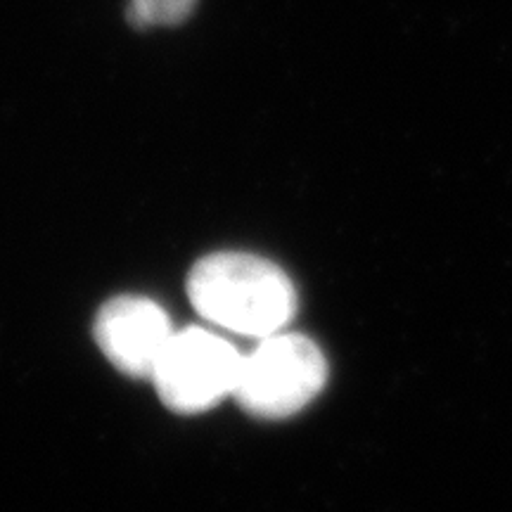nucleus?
I'll list each match as a JSON object with an SVG mask.
<instances>
[{"label": "nucleus", "instance_id": "nucleus-3", "mask_svg": "<svg viewBox=\"0 0 512 512\" xmlns=\"http://www.w3.org/2000/svg\"><path fill=\"white\" fill-rule=\"evenodd\" d=\"M240 368L242 356L233 344L214 332L190 328L174 332L152 382L169 411L195 415L235 394Z\"/></svg>", "mask_w": 512, "mask_h": 512}, {"label": "nucleus", "instance_id": "nucleus-5", "mask_svg": "<svg viewBox=\"0 0 512 512\" xmlns=\"http://www.w3.org/2000/svg\"><path fill=\"white\" fill-rule=\"evenodd\" d=\"M197 0H131L128 19L136 27H171L183 22Z\"/></svg>", "mask_w": 512, "mask_h": 512}, {"label": "nucleus", "instance_id": "nucleus-2", "mask_svg": "<svg viewBox=\"0 0 512 512\" xmlns=\"http://www.w3.org/2000/svg\"><path fill=\"white\" fill-rule=\"evenodd\" d=\"M328 361L304 335L275 332L249 356L235 387V401L254 418L283 420L304 411L325 389Z\"/></svg>", "mask_w": 512, "mask_h": 512}, {"label": "nucleus", "instance_id": "nucleus-1", "mask_svg": "<svg viewBox=\"0 0 512 512\" xmlns=\"http://www.w3.org/2000/svg\"><path fill=\"white\" fill-rule=\"evenodd\" d=\"M188 297L204 320L247 337H271L297 313V290L283 268L254 254L219 252L197 261Z\"/></svg>", "mask_w": 512, "mask_h": 512}, {"label": "nucleus", "instance_id": "nucleus-4", "mask_svg": "<svg viewBox=\"0 0 512 512\" xmlns=\"http://www.w3.org/2000/svg\"><path fill=\"white\" fill-rule=\"evenodd\" d=\"M174 330L157 302L145 297H117L95 318V342L107 361L128 377L155 375L159 358Z\"/></svg>", "mask_w": 512, "mask_h": 512}]
</instances>
